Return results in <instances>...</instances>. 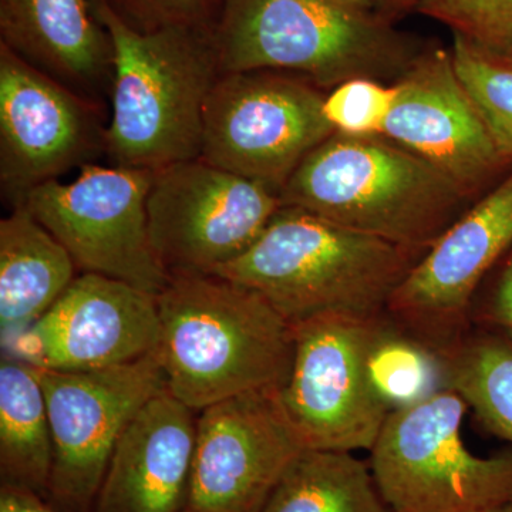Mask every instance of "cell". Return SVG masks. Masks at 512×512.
Returning a JSON list of instances; mask_svg holds the SVG:
<instances>
[{
    "label": "cell",
    "mask_w": 512,
    "mask_h": 512,
    "mask_svg": "<svg viewBox=\"0 0 512 512\" xmlns=\"http://www.w3.org/2000/svg\"><path fill=\"white\" fill-rule=\"evenodd\" d=\"M468 404L444 389L387 417L370 470L393 512H481L512 503V448L478 457L461 436Z\"/></svg>",
    "instance_id": "obj_6"
},
{
    "label": "cell",
    "mask_w": 512,
    "mask_h": 512,
    "mask_svg": "<svg viewBox=\"0 0 512 512\" xmlns=\"http://www.w3.org/2000/svg\"><path fill=\"white\" fill-rule=\"evenodd\" d=\"M487 322L512 340V254L491 298Z\"/></svg>",
    "instance_id": "obj_28"
},
{
    "label": "cell",
    "mask_w": 512,
    "mask_h": 512,
    "mask_svg": "<svg viewBox=\"0 0 512 512\" xmlns=\"http://www.w3.org/2000/svg\"><path fill=\"white\" fill-rule=\"evenodd\" d=\"M214 37L222 73H292L322 90L353 79L396 83L424 50L343 0H224Z\"/></svg>",
    "instance_id": "obj_5"
},
{
    "label": "cell",
    "mask_w": 512,
    "mask_h": 512,
    "mask_svg": "<svg viewBox=\"0 0 512 512\" xmlns=\"http://www.w3.org/2000/svg\"><path fill=\"white\" fill-rule=\"evenodd\" d=\"M157 295L82 272L45 315L6 343V353L37 369L90 372L157 352Z\"/></svg>",
    "instance_id": "obj_14"
},
{
    "label": "cell",
    "mask_w": 512,
    "mask_h": 512,
    "mask_svg": "<svg viewBox=\"0 0 512 512\" xmlns=\"http://www.w3.org/2000/svg\"><path fill=\"white\" fill-rule=\"evenodd\" d=\"M511 244L512 174L424 252L394 291L387 315L444 355L470 332L474 292Z\"/></svg>",
    "instance_id": "obj_15"
},
{
    "label": "cell",
    "mask_w": 512,
    "mask_h": 512,
    "mask_svg": "<svg viewBox=\"0 0 512 512\" xmlns=\"http://www.w3.org/2000/svg\"><path fill=\"white\" fill-rule=\"evenodd\" d=\"M262 512H393L369 464L348 451L305 450L285 471Z\"/></svg>",
    "instance_id": "obj_21"
},
{
    "label": "cell",
    "mask_w": 512,
    "mask_h": 512,
    "mask_svg": "<svg viewBox=\"0 0 512 512\" xmlns=\"http://www.w3.org/2000/svg\"><path fill=\"white\" fill-rule=\"evenodd\" d=\"M281 390L239 394L201 410L185 512L264 510L285 471L308 450Z\"/></svg>",
    "instance_id": "obj_12"
},
{
    "label": "cell",
    "mask_w": 512,
    "mask_h": 512,
    "mask_svg": "<svg viewBox=\"0 0 512 512\" xmlns=\"http://www.w3.org/2000/svg\"><path fill=\"white\" fill-rule=\"evenodd\" d=\"M0 37L16 56L99 104L113 84L110 37L89 0H0Z\"/></svg>",
    "instance_id": "obj_18"
},
{
    "label": "cell",
    "mask_w": 512,
    "mask_h": 512,
    "mask_svg": "<svg viewBox=\"0 0 512 512\" xmlns=\"http://www.w3.org/2000/svg\"><path fill=\"white\" fill-rule=\"evenodd\" d=\"M393 84L396 97L380 137L436 167L470 200L510 164L458 80L450 52L424 47Z\"/></svg>",
    "instance_id": "obj_16"
},
{
    "label": "cell",
    "mask_w": 512,
    "mask_h": 512,
    "mask_svg": "<svg viewBox=\"0 0 512 512\" xmlns=\"http://www.w3.org/2000/svg\"><path fill=\"white\" fill-rule=\"evenodd\" d=\"M153 175L90 163L70 183L49 181L20 205L62 242L80 274L109 276L158 296L170 276L158 262L148 232Z\"/></svg>",
    "instance_id": "obj_9"
},
{
    "label": "cell",
    "mask_w": 512,
    "mask_h": 512,
    "mask_svg": "<svg viewBox=\"0 0 512 512\" xmlns=\"http://www.w3.org/2000/svg\"><path fill=\"white\" fill-rule=\"evenodd\" d=\"M157 301L165 387L195 413L239 394L284 389L293 329L261 295L217 275L175 276Z\"/></svg>",
    "instance_id": "obj_2"
},
{
    "label": "cell",
    "mask_w": 512,
    "mask_h": 512,
    "mask_svg": "<svg viewBox=\"0 0 512 512\" xmlns=\"http://www.w3.org/2000/svg\"><path fill=\"white\" fill-rule=\"evenodd\" d=\"M481 512H512V503L498 505V507L490 508V510Z\"/></svg>",
    "instance_id": "obj_31"
},
{
    "label": "cell",
    "mask_w": 512,
    "mask_h": 512,
    "mask_svg": "<svg viewBox=\"0 0 512 512\" xmlns=\"http://www.w3.org/2000/svg\"><path fill=\"white\" fill-rule=\"evenodd\" d=\"M52 467V429L39 373L6 353L0 362L2 484L47 493Z\"/></svg>",
    "instance_id": "obj_20"
},
{
    "label": "cell",
    "mask_w": 512,
    "mask_h": 512,
    "mask_svg": "<svg viewBox=\"0 0 512 512\" xmlns=\"http://www.w3.org/2000/svg\"><path fill=\"white\" fill-rule=\"evenodd\" d=\"M124 22L140 32L165 26L212 22L210 0H107Z\"/></svg>",
    "instance_id": "obj_27"
},
{
    "label": "cell",
    "mask_w": 512,
    "mask_h": 512,
    "mask_svg": "<svg viewBox=\"0 0 512 512\" xmlns=\"http://www.w3.org/2000/svg\"><path fill=\"white\" fill-rule=\"evenodd\" d=\"M444 356L448 387L485 429L512 444V340L498 330L468 332Z\"/></svg>",
    "instance_id": "obj_22"
},
{
    "label": "cell",
    "mask_w": 512,
    "mask_h": 512,
    "mask_svg": "<svg viewBox=\"0 0 512 512\" xmlns=\"http://www.w3.org/2000/svg\"><path fill=\"white\" fill-rule=\"evenodd\" d=\"M343 2H348L350 5L394 23V19L399 16L406 15L410 10H416L419 0H343Z\"/></svg>",
    "instance_id": "obj_30"
},
{
    "label": "cell",
    "mask_w": 512,
    "mask_h": 512,
    "mask_svg": "<svg viewBox=\"0 0 512 512\" xmlns=\"http://www.w3.org/2000/svg\"><path fill=\"white\" fill-rule=\"evenodd\" d=\"M416 12L474 45L512 55V0H419Z\"/></svg>",
    "instance_id": "obj_25"
},
{
    "label": "cell",
    "mask_w": 512,
    "mask_h": 512,
    "mask_svg": "<svg viewBox=\"0 0 512 512\" xmlns=\"http://www.w3.org/2000/svg\"><path fill=\"white\" fill-rule=\"evenodd\" d=\"M372 389L389 412L424 402L448 389L446 356L383 316L366 356Z\"/></svg>",
    "instance_id": "obj_23"
},
{
    "label": "cell",
    "mask_w": 512,
    "mask_h": 512,
    "mask_svg": "<svg viewBox=\"0 0 512 512\" xmlns=\"http://www.w3.org/2000/svg\"><path fill=\"white\" fill-rule=\"evenodd\" d=\"M0 512H59L47 504L42 494L29 488L2 484L0 487Z\"/></svg>",
    "instance_id": "obj_29"
},
{
    "label": "cell",
    "mask_w": 512,
    "mask_h": 512,
    "mask_svg": "<svg viewBox=\"0 0 512 512\" xmlns=\"http://www.w3.org/2000/svg\"><path fill=\"white\" fill-rule=\"evenodd\" d=\"M423 255L282 205L214 275L258 293L291 325L326 313L379 318Z\"/></svg>",
    "instance_id": "obj_3"
},
{
    "label": "cell",
    "mask_w": 512,
    "mask_h": 512,
    "mask_svg": "<svg viewBox=\"0 0 512 512\" xmlns=\"http://www.w3.org/2000/svg\"><path fill=\"white\" fill-rule=\"evenodd\" d=\"M383 316L326 313L293 323L292 369L281 397L308 450L375 446L390 412L372 389L366 356Z\"/></svg>",
    "instance_id": "obj_10"
},
{
    "label": "cell",
    "mask_w": 512,
    "mask_h": 512,
    "mask_svg": "<svg viewBox=\"0 0 512 512\" xmlns=\"http://www.w3.org/2000/svg\"><path fill=\"white\" fill-rule=\"evenodd\" d=\"M100 106L0 45V187L10 205L104 150Z\"/></svg>",
    "instance_id": "obj_13"
},
{
    "label": "cell",
    "mask_w": 512,
    "mask_h": 512,
    "mask_svg": "<svg viewBox=\"0 0 512 512\" xmlns=\"http://www.w3.org/2000/svg\"><path fill=\"white\" fill-rule=\"evenodd\" d=\"M167 387L114 448L92 512H185L197 417Z\"/></svg>",
    "instance_id": "obj_17"
},
{
    "label": "cell",
    "mask_w": 512,
    "mask_h": 512,
    "mask_svg": "<svg viewBox=\"0 0 512 512\" xmlns=\"http://www.w3.org/2000/svg\"><path fill=\"white\" fill-rule=\"evenodd\" d=\"M278 192L202 158L154 171L151 247L171 278L214 275L235 261L281 210Z\"/></svg>",
    "instance_id": "obj_8"
},
{
    "label": "cell",
    "mask_w": 512,
    "mask_h": 512,
    "mask_svg": "<svg viewBox=\"0 0 512 512\" xmlns=\"http://www.w3.org/2000/svg\"><path fill=\"white\" fill-rule=\"evenodd\" d=\"M279 197L285 207L421 254L470 201L447 175L386 137L340 133L302 161Z\"/></svg>",
    "instance_id": "obj_4"
},
{
    "label": "cell",
    "mask_w": 512,
    "mask_h": 512,
    "mask_svg": "<svg viewBox=\"0 0 512 512\" xmlns=\"http://www.w3.org/2000/svg\"><path fill=\"white\" fill-rule=\"evenodd\" d=\"M454 70L495 146L512 164V56L491 52L454 35Z\"/></svg>",
    "instance_id": "obj_24"
},
{
    "label": "cell",
    "mask_w": 512,
    "mask_h": 512,
    "mask_svg": "<svg viewBox=\"0 0 512 512\" xmlns=\"http://www.w3.org/2000/svg\"><path fill=\"white\" fill-rule=\"evenodd\" d=\"M396 89L373 79H353L330 90L323 113L336 133L353 137L382 136Z\"/></svg>",
    "instance_id": "obj_26"
},
{
    "label": "cell",
    "mask_w": 512,
    "mask_h": 512,
    "mask_svg": "<svg viewBox=\"0 0 512 512\" xmlns=\"http://www.w3.org/2000/svg\"><path fill=\"white\" fill-rule=\"evenodd\" d=\"M512 56V55H511Z\"/></svg>",
    "instance_id": "obj_32"
},
{
    "label": "cell",
    "mask_w": 512,
    "mask_h": 512,
    "mask_svg": "<svg viewBox=\"0 0 512 512\" xmlns=\"http://www.w3.org/2000/svg\"><path fill=\"white\" fill-rule=\"evenodd\" d=\"M325 97L292 73H222L205 104L200 158L279 194L336 133L323 113Z\"/></svg>",
    "instance_id": "obj_7"
},
{
    "label": "cell",
    "mask_w": 512,
    "mask_h": 512,
    "mask_svg": "<svg viewBox=\"0 0 512 512\" xmlns=\"http://www.w3.org/2000/svg\"><path fill=\"white\" fill-rule=\"evenodd\" d=\"M79 272L62 242L25 207L0 221V333L2 345L32 326Z\"/></svg>",
    "instance_id": "obj_19"
},
{
    "label": "cell",
    "mask_w": 512,
    "mask_h": 512,
    "mask_svg": "<svg viewBox=\"0 0 512 512\" xmlns=\"http://www.w3.org/2000/svg\"><path fill=\"white\" fill-rule=\"evenodd\" d=\"M37 373L53 439L47 493L67 511L92 512L121 436L138 412L165 389L157 352L110 369H37Z\"/></svg>",
    "instance_id": "obj_11"
},
{
    "label": "cell",
    "mask_w": 512,
    "mask_h": 512,
    "mask_svg": "<svg viewBox=\"0 0 512 512\" xmlns=\"http://www.w3.org/2000/svg\"><path fill=\"white\" fill-rule=\"evenodd\" d=\"M89 5L113 49L111 165L157 171L200 158L205 104L222 74L214 22L140 32L107 0Z\"/></svg>",
    "instance_id": "obj_1"
}]
</instances>
